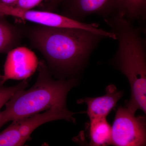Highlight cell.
Listing matches in <instances>:
<instances>
[{"label": "cell", "mask_w": 146, "mask_h": 146, "mask_svg": "<svg viewBox=\"0 0 146 146\" xmlns=\"http://www.w3.org/2000/svg\"><path fill=\"white\" fill-rule=\"evenodd\" d=\"M38 75L30 89L21 90L5 104L0 112V129L9 121L30 117L54 107H66L67 95L75 80H55L44 60L38 63Z\"/></svg>", "instance_id": "cell-3"}, {"label": "cell", "mask_w": 146, "mask_h": 146, "mask_svg": "<svg viewBox=\"0 0 146 146\" xmlns=\"http://www.w3.org/2000/svg\"><path fill=\"white\" fill-rule=\"evenodd\" d=\"M0 77H1V75H0Z\"/></svg>", "instance_id": "cell-18"}, {"label": "cell", "mask_w": 146, "mask_h": 146, "mask_svg": "<svg viewBox=\"0 0 146 146\" xmlns=\"http://www.w3.org/2000/svg\"><path fill=\"white\" fill-rule=\"evenodd\" d=\"M104 21L118 42L112 63L130 84L131 97L126 107L135 114L138 109L146 114V42L142 30L118 12Z\"/></svg>", "instance_id": "cell-1"}, {"label": "cell", "mask_w": 146, "mask_h": 146, "mask_svg": "<svg viewBox=\"0 0 146 146\" xmlns=\"http://www.w3.org/2000/svg\"><path fill=\"white\" fill-rule=\"evenodd\" d=\"M118 13L133 22H142L146 15V0H119Z\"/></svg>", "instance_id": "cell-11"}, {"label": "cell", "mask_w": 146, "mask_h": 146, "mask_svg": "<svg viewBox=\"0 0 146 146\" xmlns=\"http://www.w3.org/2000/svg\"><path fill=\"white\" fill-rule=\"evenodd\" d=\"M0 16H11L43 26L82 29L101 34L102 30L96 23H86L68 16L48 11L23 9L5 5L0 1Z\"/></svg>", "instance_id": "cell-4"}, {"label": "cell", "mask_w": 146, "mask_h": 146, "mask_svg": "<svg viewBox=\"0 0 146 146\" xmlns=\"http://www.w3.org/2000/svg\"><path fill=\"white\" fill-rule=\"evenodd\" d=\"M31 39L55 70L72 72L84 66L91 53L104 37L82 29L39 26Z\"/></svg>", "instance_id": "cell-2"}, {"label": "cell", "mask_w": 146, "mask_h": 146, "mask_svg": "<svg viewBox=\"0 0 146 146\" xmlns=\"http://www.w3.org/2000/svg\"><path fill=\"white\" fill-rule=\"evenodd\" d=\"M4 82L1 76L0 78V110L14 94L18 91L25 89L28 85L27 80H23L15 86L8 87L3 86Z\"/></svg>", "instance_id": "cell-14"}, {"label": "cell", "mask_w": 146, "mask_h": 146, "mask_svg": "<svg viewBox=\"0 0 146 146\" xmlns=\"http://www.w3.org/2000/svg\"><path fill=\"white\" fill-rule=\"evenodd\" d=\"M50 1L54 4L62 2V0H18L15 7L25 9H31L44 1Z\"/></svg>", "instance_id": "cell-15"}, {"label": "cell", "mask_w": 146, "mask_h": 146, "mask_svg": "<svg viewBox=\"0 0 146 146\" xmlns=\"http://www.w3.org/2000/svg\"><path fill=\"white\" fill-rule=\"evenodd\" d=\"M4 17L0 16V54L7 53L13 49L19 37L17 30Z\"/></svg>", "instance_id": "cell-12"}, {"label": "cell", "mask_w": 146, "mask_h": 146, "mask_svg": "<svg viewBox=\"0 0 146 146\" xmlns=\"http://www.w3.org/2000/svg\"><path fill=\"white\" fill-rule=\"evenodd\" d=\"M4 65L3 80L9 79L27 78L38 67L37 58L34 53L27 48L18 47L7 53Z\"/></svg>", "instance_id": "cell-6"}, {"label": "cell", "mask_w": 146, "mask_h": 146, "mask_svg": "<svg viewBox=\"0 0 146 146\" xmlns=\"http://www.w3.org/2000/svg\"><path fill=\"white\" fill-rule=\"evenodd\" d=\"M90 121V145L99 146L111 144V127L106 117L95 118Z\"/></svg>", "instance_id": "cell-10"}, {"label": "cell", "mask_w": 146, "mask_h": 146, "mask_svg": "<svg viewBox=\"0 0 146 146\" xmlns=\"http://www.w3.org/2000/svg\"><path fill=\"white\" fill-rule=\"evenodd\" d=\"M79 113L71 112L67 107H54L47 110L43 113H37L28 117L13 121L16 122L21 136L27 142L29 140L32 132L40 125L60 119L74 123L75 119L73 116Z\"/></svg>", "instance_id": "cell-8"}, {"label": "cell", "mask_w": 146, "mask_h": 146, "mask_svg": "<svg viewBox=\"0 0 146 146\" xmlns=\"http://www.w3.org/2000/svg\"><path fill=\"white\" fill-rule=\"evenodd\" d=\"M18 0H0L3 4L9 6L15 7Z\"/></svg>", "instance_id": "cell-16"}, {"label": "cell", "mask_w": 146, "mask_h": 146, "mask_svg": "<svg viewBox=\"0 0 146 146\" xmlns=\"http://www.w3.org/2000/svg\"><path fill=\"white\" fill-rule=\"evenodd\" d=\"M135 114L126 107L118 108L111 127V144L117 146L145 145V117H136Z\"/></svg>", "instance_id": "cell-5"}, {"label": "cell", "mask_w": 146, "mask_h": 146, "mask_svg": "<svg viewBox=\"0 0 146 146\" xmlns=\"http://www.w3.org/2000/svg\"><path fill=\"white\" fill-rule=\"evenodd\" d=\"M26 142L18 130L17 124L14 121L0 132V146H23Z\"/></svg>", "instance_id": "cell-13"}, {"label": "cell", "mask_w": 146, "mask_h": 146, "mask_svg": "<svg viewBox=\"0 0 146 146\" xmlns=\"http://www.w3.org/2000/svg\"><path fill=\"white\" fill-rule=\"evenodd\" d=\"M64 1V0H62V1Z\"/></svg>", "instance_id": "cell-17"}, {"label": "cell", "mask_w": 146, "mask_h": 146, "mask_svg": "<svg viewBox=\"0 0 146 146\" xmlns=\"http://www.w3.org/2000/svg\"><path fill=\"white\" fill-rule=\"evenodd\" d=\"M106 91V94L102 96L86 98L78 102V103H85L87 105L86 113L90 119L106 117L123 96L122 92L118 91L113 84L108 86Z\"/></svg>", "instance_id": "cell-9"}, {"label": "cell", "mask_w": 146, "mask_h": 146, "mask_svg": "<svg viewBox=\"0 0 146 146\" xmlns=\"http://www.w3.org/2000/svg\"><path fill=\"white\" fill-rule=\"evenodd\" d=\"M68 2L71 18L79 21L92 14L105 19L119 9V0H64Z\"/></svg>", "instance_id": "cell-7"}]
</instances>
